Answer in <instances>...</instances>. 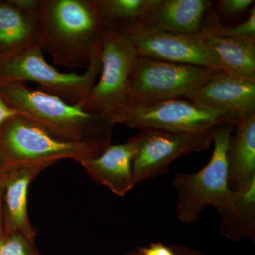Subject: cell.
Returning a JSON list of instances; mask_svg holds the SVG:
<instances>
[{"label": "cell", "instance_id": "cell-20", "mask_svg": "<svg viewBox=\"0 0 255 255\" xmlns=\"http://www.w3.org/2000/svg\"><path fill=\"white\" fill-rule=\"evenodd\" d=\"M201 34L219 37L255 36V7L252 8L249 17L244 22L235 26H223L216 13L209 20Z\"/></svg>", "mask_w": 255, "mask_h": 255}, {"label": "cell", "instance_id": "cell-28", "mask_svg": "<svg viewBox=\"0 0 255 255\" xmlns=\"http://www.w3.org/2000/svg\"><path fill=\"white\" fill-rule=\"evenodd\" d=\"M125 255H132V253H127V254H126Z\"/></svg>", "mask_w": 255, "mask_h": 255}, {"label": "cell", "instance_id": "cell-21", "mask_svg": "<svg viewBox=\"0 0 255 255\" xmlns=\"http://www.w3.org/2000/svg\"><path fill=\"white\" fill-rule=\"evenodd\" d=\"M0 255H41L36 241L20 234L3 236L0 239Z\"/></svg>", "mask_w": 255, "mask_h": 255}, {"label": "cell", "instance_id": "cell-26", "mask_svg": "<svg viewBox=\"0 0 255 255\" xmlns=\"http://www.w3.org/2000/svg\"><path fill=\"white\" fill-rule=\"evenodd\" d=\"M5 171L0 166V239L3 236L2 226V192L4 187Z\"/></svg>", "mask_w": 255, "mask_h": 255}, {"label": "cell", "instance_id": "cell-1", "mask_svg": "<svg viewBox=\"0 0 255 255\" xmlns=\"http://www.w3.org/2000/svg\"><path fill=\"white\" fill-rule=\"evenodd\" d=\"M38 43L55 65L87 68L106 27L96 0H41Z\"/></svg>", "mask_w": 255, "mask_h": 255}, {"label": "cell", "instance_id": "cell-3", "mask_svg": "<svg viewBox=\"0 0 255 255\" xmlns=\"http://www.w3.org/2000/svg\"><path fill=\"white\" fill-rule=\"evenodd\" d=\"M100 72V39L86 71L82 74L60 73L47 63L38 43L0 55V84L36 82L41 91L71 105L87 98Z\"/></svg>", "mask_w": 255, "mask_h": 255}, {"label": "cell", "instance_id": "cell-27", "mask_svg": "<svg viewBox=\"0 0 255 255\" xmlns=\"http://www.w3.org/2000/svg\"><path fill=\"white\" fill-rule=\"evenodd\" d=\"M132 255H143L141 253H138V252H132Z\"/></svg>", "mask_w": 255, "mask_h": 255}, {"label": "cell", "instance_id": "cell-7", "mask_svg": "<svg viewBox=\"0 0 255 255\" xmlns=\"http://www.w3.org/2000/svg\"><path fill=\"white\" fill-rule=\"evenodd\" d=\"M114 124L132 129L168 132H204L233 119L223 112L205 108L189 100L165 99L128 106L112 118Z\"/></svg>", "mask_w": 255, "mask_h": 255}, {"label": "cell", "instance_id": "cell-9", "mask_svg": "<svg viewBox=\"0 0 255 255\" xmlns=\"http://www.w3.org/2000/svg\"><path fill=\"white\" fill-rule=\"evenodd\" d=\"M120 29L131 40L140 56L227 73L226 66L208 46L202 34L174 33L140 23Z\"/></svg>", "mask_w": 255, "mask_h": 255}, {"label": "cell", "instance_id": "cell-23", "mask_svg": "<svg viewBox=\"0 0 255 255\" xmlns=\"http://www.w3.org/2000/svg\"><path fill=\"white\" fill-rule=\"evenodd\" d=\"M137 252L143 255H175L170 247L164 246L160 242L150 243L148 246L140 247Z\"/></svg>", "mask_w": 255, "mask_h": 255}, {"label": "cell", "instance_id": "cell-19", "mask_svg": "<svg viewBox=\"0 0 255 255\" xmlns=\"http://www.w3.org/2000/svg\"><path fill=\"white\" fill-rule=\"evenodd\" d=\"M106 27L123 28L140 22L150 0H96Z\"/></svg>", "mask_w": 255, "mask_h": 255}, {"label": "cell", "instance_id": "cell-13", "mask_svg": "<svg viewBox=\"0 0 255 255\" xmlns=\"http://www.w3.org/2000/svg\"><path fill=\"white\" fill-rule=\"evenodd\" d=\"M135 136L124 143L111 145L98 157L78 162L93 182L123 197L136 185L134 179V157L136 152Z\"/></svg>", "mask_w": 255, "mask_h": 255}, {"label": "cell", "instance_id": "cell-25", "mask_svg": "<svg viewBox=\"0 0 255 255\" xmlns=\"http://www.w3.org/2000/svg\"><path fill=\"white\" fill-rule=\"evenodd\" d=\"M175 255H205L198 250L189 247L173 244L169 246Z\"/></svg>", "mask_w": 255, "mask_h": 255}, {"label": "cell", "instance_id": "cell-2", "mask_svg": "<svg viewBox=\"0 0 255 255\" xmlns=\"http://www.w3.org/2000/svg\"><path fill=\"white\" fill-rule=\"evenodd\" d=\"M5 102L50 135L63 141L111 145L115 124L110 117L83 110L23 82L0 84Z\"/></svg>", "mask_w": 255, "mask_h": 255}, {"label": "cell", "instance_id": "cell-14", "mask_svg": "<svg viewBox=\"0 0 255 255\" xmlns=\"http://www.w3.org/2000/svg\"><path fill=\"white\" fill-rule=\"evenodd\" d=\"M45 169L43 166L31 165L18 166L5 170L2 192L4 205L3 236L20 234L36 241V233L28 216V190L33 179Z\"/></svg>", "mask_w": 255, "mask_h": 255}, {"label": "cell", "instance_id": "cell-10", "mask_svg": "<svg viewBox=\"0 0 255 255\" xmlns=\"http://www.w3.org/2000/svg\"><path fill=\"white\" fill-rule=\"evenodd\" d=\"M213 129L188 132L140 130L135 135L137 147L132 169L135 184L168 174L169 166L182 156L209 150Z\"/></svg>", "mask_w": 255, "mask_h": 255}, {"label": "cell", "instance_id": "cell-6", "mask_svg": "<svg viewBox=\"0 0 255 255\" xmlns=\"http://www.w3.org/2000/svg\"><path fill=\"white\" fill-rule=\"evenodd\" d=\"M139 57L123 30L104 28L100 36V80L81 102L83 110L112 119L127 107L130 80Z\"/></svg>", "mask_w": 255, "mask_h": 255}, {"label": "cell", "instance_id": "cell-16", "mask_svg": "<svg viewBox=\"0 0 255 255\" xmlns=\"http://www.w3.org/2000/svg\"><path fill=\"white\" fill-rule=\"evenodd\" d=\"M203 36L208 46L226 66L227 73L255 82V36Z\"/></svg>", "mask_w": 255, "mask_h": 255}, {"label": "cell", "instance_id": "cell-5", "mask_svg": "<svg viewBox=\"0 0 255 255\" xmlns=\"http://www.w3.org/2000/svg\"><path fill=\"white\" fill-rule=\"evenodd\" d=\"M234 124L223 123L213 129L214 149L209 162L199 172L179 173L173 179L177 192L176 215L185 225L196 223L207 206L219 210L232 199L228 182L226 152Z\"/></svg>", "mask_w": 255, "mask_h": 255}, {"label": "cell", "instance_id": "cell-24", "mask_svg": "<svg viewBox=\"0 0 255 255\" xmlns=\"http://www.w3.org/2000/svg\"><path fill=\"white\" fill-rule=\"evenodd\" d=\"M16 116L23 117L19 112L10 107L0 95V128L9 119Z\"/></svg>", "mask_w": 255, "mask_h": 255}, {"label": "cell", "instance_id": "cell-15", "mask_svg": "<svg viewBox=\"0 0 255 255\" xmlns=\"http://www.w3.org/2000/svg\"><path fill=\"white\" fill-rule=\"evenodd\" d=\"M226 160L228 186L233 192L243 190L255 180V114L235 122Z\"/></svg>", "mask_w": 255, "mask_h": 255}, {"label": "cell", "instance_id": "cell-18", "mask_svg": "<svg viewBox=\"0 0 255 255\" xmlns=\"http://www.w3.org/2000/svg\"><path fill=\"white\" fill-rule=\"evenodd\" d=\"M38 11H23L10 0L0 1V55L38 43Z\"/></svg>", "mask_w": 255, "mask_h": 255}, {"label": "cell", "instance_id": "cell-11", "mask_svg": "<svg viewBox=\"0 0 255 255\" xmlns=\"http://www.w3.org/2000/svg\"><path fill=\"white\" fill-rule=\"evenodd\" d=\"M184 97L193 103L223 112L233 122L255 114V82L219 71Z\"/></svg>", "mask_w": 255, "mask_h": 255}, {"label": "cell", "instance_id": "cell-4", "mask_svg": "<svg viewBox=\"0 0 255 255\" xmlns=\"http://www.w3.org/2000/svg\"><path fill=\"white\" fill-rule=\"evenodd\" d=\"M110 145L63 141L25 117L16 116L0 128V165L4 170L18 166L48 168L63 159L78 162L98 157Z\"/></svg>", "mask_w": 255, "mask_h": 255}, {"label": "cell", "instance_id": "cell-8", "mask_svg": "<svg viewBox=\"0 0 255 255\" xmlns=\"http://www.w3.org/2000/svg\"><path fill=\"white\" fill-rule=\"evenodd\" d=\"M219 71L140 56L130 80L128 106L184 97Z\"/></svg>", "mask_w": 255, "mask_h": 255}, {"label": "cell", "instance_id": "cell-22", "mask_svg": "<svg viewBox=\"0 0 255 255\" xmlns=\"http://www.w3.org/2000/svg\"><path fill=\"white\" fill-rule=\"evenodd\" d=\"M254 3V0H219L216 5L223 14L233 16L243 14Z\"/></svg>", "mask_w": 255, "mask_h": 255}, {"label": "cell", "instance_id": "cell-17", "mask_svg": "<svg viewBox=\"0 0 255 255\" xmlns=\"http://www.w3.org/2000/svg\"><path fill=\"white\" fill-rule=\"evenodd\" d=\"M221 217L220 232L233 242H255V180L243 190L233 192L227 205L217 211Z\"/></svg>", "mask_w": 255, "mask_h": 255}, {"label": "cell", "instance_id": "cell-12", "mask_svg": "<svg viewBox=\"0 0 255 255\" xmlns=\"http://www.w3.org/2000/svg\"><path fill=\"white\" fill-rule=\"evenodd\" d=\"M216 13L209 0H150L139 23L174 33L201 34Z\"/></svg>", "mask_w": 255, "mask_h": 255}]
</instances>
